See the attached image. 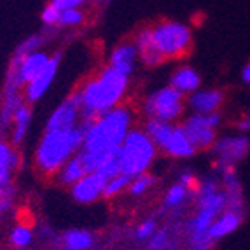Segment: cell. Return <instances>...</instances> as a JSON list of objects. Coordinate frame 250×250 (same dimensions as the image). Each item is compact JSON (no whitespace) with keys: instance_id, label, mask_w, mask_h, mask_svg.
Segmentation results:
<instances>
[{"instance_id":"1","label":"cell","mask_w":250,"mask_h":250,"mask_svg":"<svg viewBox=\"0 0 250 250\" xmlns=\"http://www.w3.org/2000/svg\"><path fill=\"white\" fill-rule=\"evenodd\" d=\"M133 125V108L123 104L83 126V146L77 154L88 171H98L114 154H117L126 135L135 128Z\"/></svg>"},{"instance_id":"2","label":"cell","mask_w":250,"mask_h":250,"mask_svg":"<svg viewBox=\"0 0 250 250\" xmlns=\"http://www.w3.org/2000/svg\"><path fill=\"white\" fill-rule=\"evenodd\" d=\"M129 89V75L105 65L98 74L84 81L75 89L79 96L83 126L91 123L95 117L119 107L125 102Z\"/></svg>"},{"instance_id":"3","label":"cell","mask_w":250,"mask_h":250,"mask_svg":"<svg viewBox=\"0 0 250 250\" xmlns=\"http://www.w3.org/2000/svg\"><path fill=\"white\" fill-rule=\"evenodd\" d=\"M83 126L72 129H46L35 150V165L39 171L54 177L60 168L81 150Z\"/></svg>"},{"instance_id":"4","label":"cell","mask_w":250,"mask_h":250,"mask_svg":"<svg viewBox=\"0 0 250 250\" xmlns=\"http://www.w3.org/2000/svg\"><path fill=\"white\" fill-rule=\"evenodd\" d=\"M192 200L196 201V212L192 213L186 224L188 243L205 242V240L212 242L208 238L210 226L217 219V215L226 210V194L221 188V182L215 179L200 180Z\"/></svg>"},{"instance_id":"5","label":"cell","mask_w":250,"mask_h":250,"mask_svg":"<svg viewBox=\"0 0 250 250\" xmlns=\"http://www.w3.org/2000/svg\"><path fill=\"white\" fill-rule=\"evenodd\" d=\"M158 152V147L144 131V128H131L119 147L121 173L133 179L149 171V168L154 165Z\"/></svg>"},{"instance_id":"6","label":"cell","mask_w":250,"mask_h":250,"mask_svg":"<svg viewBox=\"0 0 250 250\" xmlns=\"http://www.w3.org/2000/svg\"><path fill=\"white\" fill-rule=\"evenodd\" d=\"M150 39L154 42L156 49L161 54L165 62L180 60L191 51L192 47V32L186 23L175 20L159 21L149 26Z\"/></svg>"},{"instance_id":"7","label":"cell","mask_w":250,"mask_h":250,"mask_svg":"<svg viewBox=\"0 0 250 250\" xmlns=\"http://www.w3.org/2000/svg\"><path fill=\"white\" fill-rule=\"evenodd\" d=\"M186 96L171 88L170 84L149 93L140 105V112L146 119H159L167 123H179L186 116Z\"/></svg>"},{"instance_id":"8","label":"cell","mask_w":250,"mask_h":250,"mask_svg":"<svg viewBox=\"0 0 250 250\" xmlns=\"http://www.w3.org/2000/svg\"><path fill=\"white\" fill-rule=\"evenodd\" d=\"M182 128L196 150H210L217 140V129L222 125V114H191L182 119Z\"/></svg>"},{"instance_id":"9","label":"cell","mask_w":250,"mask_h":250,"mask_svg":"<svg viewBox=\"0 0 250 250\" xmlns=\"http://www.w3.org/2000/svg\"><path fill=\"white\" fill-rule=\"evenodd\" d=\"M210 152L213 154L215 170H219V168H236L238 163H242L250 152V138L249 135L243 133L217 137Z\"/></svg>"},{"instance_id":"10","label":"cell","mask_w":250,"mask_h":250,"mask_svg":"<svg viewBox=\"0 0 250 250\" xmlns=\"http://www.w3.org/2000/svg\"><path fill=\"white\" fill-rule=\"evenodd\" d=\"M79 126H83L79 96L72 91V95H68V98H65L47 117L46 129H72Z\"/></svg>"},{"instance_id":"11","label":"cell","mask_w":250,"mask_h":250,"mask_svg":"<svg viewBox=\"0 0 250 250\" xmlns=\"http://www.w3.org/2000/svg\"><path fill=\"white\" fill-rule=\"evenodd\" d=\"M107 177L100 171H88L79 182L70 188V196L81 205H89L104 198Z\"/></svg>"},{"instance_id":"12","label":"cell","mask_w":250,"mask_h":250,"mask_svg":"<svg viewBox=\"0 0 250 250\" xmlns=\"http://www.w3.org/2000/svg\"><path fill=\"white\" fill-rule=\"evenodd\" d=\"M60 63H62V54H54L51 56L47 65L44 67V70L35 77L34 81H30L28 84L25 86V100L28 104H35L42 98V96L46 95L47 89L51 88V84H53L54 77L58 74V68H60Z\"/></svg>"},{"instance_id":"13","label":"cell","mask_w":250,"mask_h":250,"mask_svg":"<svg viewBox=\"0 0 250 250\" xmlns=\"http://www.w3.org/2000/svg\"><path fill=\"white\" fill-rule=\"evenodd\" d=\"M226 96L217 88H200L186 96V107L191 114H212L219 112Z\"/></svg>"},{"instance_id":"14","label":"cell","mask_w":250,"mask_h":250,"mask_svg":"<svg viewBox=\"0 0 250 250\" xmlns=\"http://www.w3.org/2000/svg\"><path fill=\"white\" fill-rule=\"evenodd\" d=\"M137 63H138V51H137V47H135L133 41H128V42L117 44V46L110 51L107 65L131 77V74H133L135 68H137Z\"/></svg>"},{"instance_id":"15","label":"cell","mask_w":250,"mask_h":250,"mask_svg":"<svg viewBox=\"0 0 250 250\" xmlns=\"http://www.w3.org/2000/svg\"><path fill=\"white\" fill-rule=\"evenodd\" d=\"M161 152L173 159H189L198 154L196 147L191 144L189 137L184 131L182 125H179V123H175V126L171 129L170 138H168V142L161 149Z\"/></svg>"},{"instance_id":"16","label":"cell","mask_w":250,"mask_h":250,"mask_svg":"<svg viewBox=\"0 0 250 250\" xmlns=\"http://www.w3.org/2000/svg\"><path fill=\"white\" fill-rule=\"evenodd\" d=\"M243 219H245V212H238V210H229L226 208L222 210L217 219L212 222L208 229V238L212 242H219L222 238L229 236L234 231L243 224Z\"/></svg>"},{"instance_id":"17","label":"cell","mask_w":250,"mask_h":250,"mask_svg":"<svg viewBox=\"0 0 250 250\" xmlns=\"http://www.w3.org/2000/svg\"><path fill=\"white\" fill-rule=\"evenodd\" d=\"M168 84L179 93H182L184 96H188L201 88V75L196 68L189 67V65H180L171 72Z\"/></svg>"},{"instance_id":"18","label":"cell","mask_w":250,"mask_h":250,"mask_svg":"<svg viewBox=\"0 0 250 250\" xmlns=\"http://www.w3.org/2000/svg\"><path fill=\"white\" fill-rule=\"evenodd\" d=\"M133 44L138 51V60H140V63H144L146 67L154 68V67H159V65L165 63V60L161 58V54L158 53L154 42H152V39H150L149 26L138 30L137 35H135V39H133Z\"/></svg>"},{"instance_id":"19","label":"cell","mask_w":250,"mask_h":250,"mask_svg":"<svg viewBox=\"0 0 250 250\" xmlns=\"http://www.w3.org/2000/svg\"><path fill=\"white\" fill-rule=\"evenodd\" d=\"M86 173H88V168H86L84 161L81 159V156L75 154V156H72L62 168H60L58 173H56L54 177L58 179V182L62 184V186L72 188V186H74L75 182H79Z\"/></svg>"},{"instance_id":"20","label":"cell","mask_w":250,"mask_h":250,"mask_svg":"<svg viewBox=\"0 0 250 250\" xmlns=\"http://www.w3.org/2000/svg\"><path fill=\"white\" fill-rule=\"evenodd\" d=\"M21 89L14 88V86H5L4 89V98H2V105H0V126L2 129L7 128L13 123L14 112L20 108L21 104H25L21 98Z\"/></svg>"},{"instance_id":"21","label":"cell","mask_w":250,"mask_h":250,"mask_svg":"<svg viewBox=\"0 0 250 250\" xmlns=\"http://www.w3.org/2000/svg\"><path fill=\"white\" fill-rule=\"evenodd\" d=\"M32 117H34V112H32V107L30 104H21L20 108L14 112L13 117V144L14 146H20L23 140L28 135V129L32 126Z\"/></svg>"},{"instance_id":"22","label":"cell","mask_w":250,"mask_h":250,"mask_svg":"<svg viewBox=\"0 0 250 250\" xmlns=\"http://www.w3.org/2000/svg\"><path fill=\"white\" fill-rule=\"evenodd\" d=\"M173 126H175V123L159 121V119H146L142 128L149 135L150 140L154 142V146L158 147V150H161L165 147V144L168 142Z\"/></svg>"},{"instance_id":"23","label":"cell","mask_w":250,"mask_h":250,"mask_svg":"<svg viewBox=\"0 0 250 250\" xmlns=\"http://www.w3.org/2000/svg\"><path fill=\"white\" fill-rule=\"evenodd\" d=\"M192 196H194V192L189 191L188 188H184L182 184L175 180V184H171L170 188L167 189V192H165L163 207H165L167 210H173V212H177V210L184 208Z\"/></svg>"},{"instance_id":"24","label":"cell","mask_w":250,"mask_h":250,"mask_svg":"<svg viewBox=\"0 0 250 250\" xmlns=\"http://www.w3.org/2000/svg\"><path fill=\"white\" fill-rule=\"evenodd\" d=\"M95 238L86 229H70L63 234V250H89Z\"/></svg>"},{"instance_id":"25","label":"cell","mask_w":250,"mask_h":250,"mask_svg":"<svg viewBox=\"0 0 250 250\" xmlns=\"http://www.w3.org/2000/svg\"><path fill=\"white\" fill-rule=\"evenodd\" d=\"M154 184H156L154 175H150L149 171H146L142 175H137L129 180L128 191L126 192H128L131 198H140V196H144V194H147V192L152 189Z\"/></svg>"},{"instance_id":"26","label":"cell","mask_w":250,"mask_h":250,"mask_svg":"<svg viewBox=\"0 0 250 250\" xmlns=\"http://www.w3.org/2000/svg\"><path fill=\"white\" fill-rule=\"evenodd\" d=\"M129 177H126L125 173H119V175H114L110 179H107L105 182V191H104V198H117L125 194L128 191L129 186Z\"/></svg>"},{"instance_id":"27","label":"cell","mask_w":250,"mask_h":250,"mask_svg":"<svg viewBox=\"0 0 250 250\" xmlns=\"http://www.w3.org/2000/svg\"><path fill=\"white\" fill-rule=\"evenodd\" d=\"M158 229H159V226H158V221H156V217H147V219H144V221L135 228L133 236L137 242H149Z\"/></svg>"},{"instance_id":"28","label":"cell","mask_w":250,"mask_h":250,"mask_svg":"<svg viewBox=\"0 0 250 250\" xmlns=\"http://www.w3.org/2000/svg\"><path fill=\"white\" fill-rule=\"evenodd\" d=\"M42 44H44V35H41V34L30 35L28 39H25V41L16 47L14 56H16V58H23V56H26V54H30V53L41 51Z\"/></svg>"},{"instance_id":"29","label":"cell","mask_w":250,"mask_h":250,"mask_svg":"<svg viewBox=\"0 0 250 250\" xmlns=\"http://www.w3.org/2000/svg\"><path fill=\"white\" fill-rule=\"evenodd\" d=\"M18 161H20V156H18L16 150H13V147L5 142H0V170H5V168H18Z\"/></svg>"},{"instance_id":"30","label":"cell","mask_w":250,"mask_h":250,"mask_svg":"<svg viewBox=\"0 0 250 250\" xmlns=\"http://www.w3.org/2000/svg\"><path fill=\"white\" fill-rule=\"evenodd\" d=\"M86 14L83 13V9H67L62 11L60 14V23L58 26H68V28H75L84 21Z\"/></svg>"},{"instance_id":"31","label":"cell","mask_w":250,"mask_h":250,"mask_svg":"<svg viewBox=\"0 0 250 250\" xmlns=\"http://www.w3.org/2000/svg\"><path fill=\"white\" fill-rule=\"evenodd\" d=\"M32 229L28 226H16L13 231H11V243L18 249H23V247H28L32 243Z\"/></svg>"},{"instance_id":"32","label":"cell","mask_w":250,"mask_h":250,"mask_svg":"<svg viewBox=\"0 0 250 250\" xmlns=\"http://www.w3.org/2000/svg\"><path fill=\"white\" fill-rule=\"evenodd\" d=\"M13 168L0 170V200H7L14 194L13 188Z\"/></svg>"},{"instance_id":"33","label":"cell","mask_w":250,"mask_h":250,"mask_svg":"<svg viewBox=\"0 0 250 250\" xmlns=\"http://www.w3.org/2000/svg\"><path fill=\"white\" fill-rule=\"evenodd\" d=\"M60 14H62V11H58V9L54 7L53 4H47L46 7L42 9V13H41V20L42 23L46 26H58L60 23Z\"/></svg>"},{"instance_id":"34","label":"cell","mask_w":250,"mask_h":250,"mask_svg":"<svg viewBox=\"0 0 250 250\" xmlns=\"http://www.w3.org/2000/svg\"><path fill=\"white\" fill-rule=\"evenodd\" d=\"M177 182H180L184 186V188H188L189 191H196L198 184H200V179H198V175L194 173V171L191 170H182L179 173V177H177Z\"/></svg>"},{"instance_id":"35","label":"cell","mask_w":250,"mask_h":250,"mask_svg":"<svg viewBox=\"0 0 250 250\" xmlns=\"http://www.w3.org/2000/svg\"><path fill=\"white\" fill-rule=\"evenodd\" d=\"M234 128H236V133L249 135L250 133V107H247L240 116H238L236 123H234Z\"/></svg>"},{"instance_id":"36","label":"cell","mask_w":250,"mask_h":250,"mask_svg":"<svg viewBox=\"0 0 250 250\" xmlns=\"http://www.w3.org/2000/svg\"><path fill=\"white\" fill-rule=\"evenodd\" d=\"M51 4L58 11H67V9H81L86 0H51Z\"/></svg>"},{"instance_id":"37","label":"cell","mask_w":250,"mask_h":250,"mask_svg":"<svg viewBox=\"0 0 250 250\" xmlns=\"http://www.w3.org/2000/svg\"><path fill=\"white\" fill-rule=\"evenodd\" d=\"M242 81L247 84V86H250V62L247 63L245 67H243V70H242Z\"/></svg>"},{"instance_id":"38","label":"cell","mask_w":250,"mask_h":250,"mask_svg":"<svg viewBox=\"0 0 250 250\" xmlns=\"http://www.w3.org/2000/svg\"><path fill=\"white\" fill-rule=\"evenodd\" d=\"M11 203H13L11 198H7V200H0V217L4 215V213L11 208Z\"/></svg>"},{"instance_id":"39","label":"cell","mask_w":250,"mask_h":250,"mask_svg":"<svg viewBox=\"0 0 250 250\" xmlns=\"http://www.w3.org/2000/svg\"><path fill=\"white\" fill-rule=\"evenodd\" d=\"M86 2H93V4H102V2H105V0H86Z\"/></svg>"}]
</instances>
